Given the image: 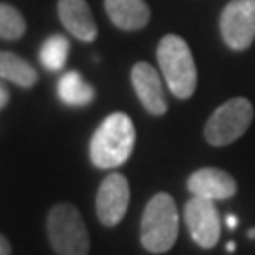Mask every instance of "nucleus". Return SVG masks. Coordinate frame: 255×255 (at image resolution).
<instances>
[{"label":"nucleus","mask_w":255,"mask_h":255,"mask_svg":"<svg viewBox=\"0 0 255 255\" xmlns=\"http://www.w3.org/2000/svg\"><path fill=\"white\" fill-rule=\"evenodd\" d=\"M136 128L125 112H112L95 130L89 159L97 168H118L134 151Z\"/></svg>","instance_id":"obj_1"},{"label":"nucleus","mask_w":255,"mask_h":255,"mask_svg":"<svg viewBox=\"0 0 255 255\" xmlns=\"http://www.w3.org/2000/svg\"><path fill=\"white\" fill-rule=\"evenodd\" d=\"M157 61L164 82L176 99H189L197 89V66L187 42L182 36L166 34L157 46Z\"/></svg>","instance_id":"obj_2"},{"label":"nucleus","mask_w":255,"mask_h":255,"mask_svg":"<svg viewBox=\"0 0 255 255\" xmlns=\"http://www.w3.org/2000/svg\"><path fill=\"white\" fill-rule=\"evenodd\" d=\"M178 208L168 193H157L146 204L142 225H140V240L142 246L151 254H166L178 240Z\"/></svg>","instance_id":"obj_3"},{"label":"nucleus","mask_w":255,"mask_h":255,"mask_svg":"<svg viewBox=\"0 0 255 255\" xmlns=\"http://www.w3.org/2000/svg\"><path fill=\"white\" fill-rule=\"evenodd\" d=\"M47 238L57 255L89 254V235L82 214L68 202H59L49 210Z\"/></svg>","instance_id":"obj_4"},{"label":"nucleus","mask_w":255,"mask_h":255,"mask_svg":"<svg viewBox=\"0 0 255 255\" xmlns=\"http://www.w3.org/2000/svg\"><path fill=\"white\" fill-rule=\"evenodd\" d=\"M254 121V106L244 97L223 102L204 125V138L210 146H229L246 132Z\"/></svg>","instance_id":"obj_5"},{"label":"nucleus","mask_w":255,"mask_h":255,"mask_svg":"<svg viewBox=\"0 0 255 255\" xmlns=\"http://www.w3.org/2000/svg\"><path fill=\"white\" fill-rule=\"evenodd\" d=\"M219 32L225 46L244 51L255 40V0H231L221 11Z\"/></svg>","instance_id":"obj_6"},{"label":"nucleus","mask_w":255,"mask_h":255,"mask_svg":"<svg viewBox=\"0 0 255 255\" xmlns=\"http://www.w3.org/2000/svg\"><path fill=\"white\" fill-rule=\"evenodd\" d=\"M183 218H185L193 242L197 246L210 250L219 242L221 216H219L214 201L201 199V197H191L185 204Z\"/></svg>","instance_id":"obj_7"},{"label":"nucleus","mask_w":255,"mask_h":255,"mask_svg":"<svg viewBox=\"0 0 255 255\" xmlns=\"http://www.w3.org/2000/svg\"><path fill=\"white\" fill-rule=\"evenodd\" d=\"M130 185L123 174H108L97 191V218L102 225L114 227L127 214Z\"/></svg>","instance_id":"obj_8"},{"label":"nucleus","mask_w":255,"mask_h":255,"mask_svg":"<svg viewBox=\"0 0 255 255\" xmlns=\"http://www.w3.org/2000/svg\"><path fill=\"white\" fill-rule=\"evenodd\" d=\"M187 189L193 197H201L208 201H225L237 193V180L229 172L214 166L199 168L189 176Z\"/></svg>","instance_id":"obj_9"},{"label":"nucleus","mask_w":255,"mask_h":255,"mask_svg":"<svg viewBox=\"0 0 255 255\" xmlns=\"http://www.w3.org/2000/svg\"><path fill=\"white\" fill-rule=\"evenodd\" d=\"M130 82L136 91L138 99L142 106L153 114V116H163L168 110L166 97H164V87L161 82V76L149 63H136L130 72Z\"/></svg>","instance_id":"obj_10"},{"label":"nucleus","mask_w":255,"mask_h":255,"mask_svg":"<svg viewBox=\"0 0 255 255\" xmlns=\"http://www.w3.org/2000/svg\"><path fill=\"white\" fill-rule=\"evenodd\" d=\"M57 13L63 27L80 42H93L99 34L97 21L85 0H59Z\"/></svg>","instance_id":"obj_11"},{"label":"nucleus","mask_w":255,"mask_h":255,"mask_svg":"<svg viewBox=\"0 0 255 255\" xmlns=\"http://www.w3.org/2000/svg\"><path fill=\"white\" fill-rule=\"evenodd\" d=\"M110 21L121 30H140L149 23L151 11L146 0H104Z\"/></svg>","instance_id":"obj_12"},{"label":"nucleus","mask_w":255,"mask_h":255,"mask_svg":"<svg viewBox=\"0 0 255 255\" xmlns=\"http://www.w3.org/2000/svg\"><path fill=\"white\" fill-rule=\"evenodd\" d=\"M0 78L30 89L34 87L38 82V72L36 68L25 59H21L19 55L11 53V51H0Z\"/></svg>","instance_id":"obj_13"},{"label":"nucleus","mask_w":255,"mask_h":255,"mask_svg":"<svg viewBox=\"0 0 255 255\" xmlns=\"http://www.w3.org/2000/svg\"><path fill=\"white\" fill-rule=\"evenodd\" d=\"M59 99L68 106H85L95 99V89L82 78L80 72H66L57 85Z\"/></svg>","instance_id":"obj_14"},{"label":"nucleus","mask_w":255,"mask_h":255,"mask_svg":"<svg viewBox=\"0 0 255 255\" xmlns=\"http://www.w3.org/2000/svg\"><path fill=\"white\" fill-rule=\"evenodd\" d=\"M68 51H70V42L63 34H53L40 47V63L49 72H57L66 64Z\"/></svg>","instance_id":"obj_15"},{"label":"nucleus","mask_w":255,"mask_h":255,"mask_svg":"<svg viewBox=\"0 0 255 255\" xmlns=\"http://www.w3.org/2000/svg\"><path fill=\"white\" fill-rule=\"evenodd\" d=\"M27 32V21L17 8L11 4L0 2V38L2 40H19Z\"/></svg>","instance_id":"obj_16"},{"label":"nucleus","mask_w":255,"mask_h":255,"mask_svg":"<svg viewBox=\"0 0 255 255\" xmlns=\"http://www.w3.org/2000/svg\"><path fill=\"white\" fill-rule=\"evenodd\" d=\"M9 102V91H8V87L4 85V83L0 82V110L4 108L6 104Z\"/></svg>","instance_id":"obj_17"},{"label":"nucleus","mask_w":255,"mask_h":255,"mask_svg":"<svg viewBox=\"0 0 255 255\" xmlns=\"http://www.w3.org/2000/svg\"><path fill=\"white\" fill-rule=\"evenodd\" d=\"M0 255H11V246L4 235H0Z\"/></svg>","instance_id":"obj_18"},{"label":"nucleus","mask_w":255,"mask_h":255,"mask_svg":"<svg viewBox=\"0 0 255 255\" xmlns=\"http://www.w3.org/2000/svg\"><path fill=\"white\" fill-rule=\"evenodd\" d=\"M225 223H227L229 229H235L237 227V218H235V216H227V221H225Z\"/></svg>","instance_id":"obj_19"},{"label":"nucleus","mask_w":255,"mask_h":255,"mask_svg":"<svg viewBox=\"0 0 255 255\" xmlns=\"http://www.w3.org/2000/svg\"><path fill=\"white\" fill-rule=\"evenodd\" d=\"M227 250H229V252H233V250H235V242H229V244H227Z\"/></svg>","instance_id":"obj_20"},{"label":"nucleus","mask_w":255,"mask_h":255,"mask_svg":"<svg viewBox=\"0 0 255 255\" xmlns=\"http://www.w3.org/2000/svg\"><path fill=\"white\" fill-rule=\"evenodd\" d=\"M248 237H250V238H255V229H252V231L248 233Z\"/></svg>","instance_id":"obj_21"}]
</instances>
